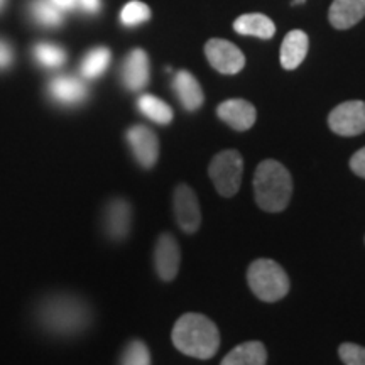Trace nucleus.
Masks as SVG:
<instances>
[{"instance_id": "f257e3e1", "label": "nucleus", "mask_w": 365, "mask_h": 365, "mask_svg": "<svg viewBox=\"0 0 365 365\" xmlns=\"http://www.w3.org/2000/svg\"><path fill=\"white\" fill-rule=\"evenodd\" d=\"M173 344L181 354L195 359H212L220 346V333L212 319L200 313H186L173 328Z\"/></svg>"}, {"instance_id": "f03ea898", "label": "nucleus", "mask_w": 365, "mask_h": 365, "mask_svg": "<svg viewBox=\"0 0 365 365\" xmlns=\"http://www.w3.org/2000/svg\"><path fill=\"white\" fill-rule=\"evenodd\" d=\"M291 193L293 180L281 163L267 159L259 164L254 175V195L264 212H282L289 203Z\"/></svg>"}, {"instance_id": "7ed1b4c3", "label": "nucleus", "mask_w": 365, "mask_h": 365, "mask_svg": "<svg viewBox=\"0 0 365 365\" xmlns=\"http://www.w3.org/2000/svg\"><path fill=\"white\" fill-rule=\"evenodd\" d=\"M38 318L46 330L59 335H71L86 327L90 312L81 299L68 294H56L41 303Z\"/></svg>"}, {"instance_id": "20e7f679", "label": "nucleus", "mask_w": 365, "mask_h": 365, "mask_svg": "<svg viewBox=\"0 0 365 365\" xmlns=\"http://www.w3.org/2000/svg\"><path fill=\"white\" fill-rule=\"evenodd\" d=\"M247 281L252 293L266 303L279 301L289 293V277L284 269L271 259H257L250 264Z\"/></svg>"}, {"instance_id": "39448f33", "label": "nucleus", "mask_w": 365, "mask_h": 365, "mask_svg": "<svg viewBox=\"0 0 365 365\" xmlns=\"http://www.w3.org/2000/svg\"><path fill=\"white\" fill-rule=\"evenodd\" d=\"M208 173L218 193L225 198H230V196H235L240 188L244 159L240 153L234 149L223 150L212 159Z\"/></svg>"}, {"instance_id": "423d86ee", "label": "nucleus", "mask_w": 365, "mask_h": 365, "mask_svg": "<svg viewBox=\"0 0 365 365\" xmlns=\"http://www.w3.org/2000/svg\"><path fill=\"white\" fill-rule=\"evenodd\" d=\"M328 125L335 134L354 137L365 132V102L350 100L335 107L328 117Z\"/></svg>"}, {"instance_id": "0eeeda50", "label": "nucleus", "mask_w": 365, "mask_h": 365, "mask_svg": "<svg viewBox=\"0 0 365 365\" xmlns=\"http://www.w3.org/2000/svg\"><path fill=\"white\" fill-rule=\"evenodd\" d=\"M205 54L210 65L223 75H235L245 66L244 53L225 39H210L205 46Z\"/></svg>"}, {"instance_id": "6e6552de", "label": "nucleus", "mask_w": 365, "mask_h": 365, "mask_svg": "<svg viewBox=\"0 0 365 365\" xmlns=\"http://www.w3.org/2000/svg\"><path fill=\"white\" fill-rule=\"evenodd\" d=\"M175 217L178 225L186 234H195L202 223V212L196 193L188 185H180L175 191Z\"/></svg>"}, {"instance_id": "1a4fd4ad", "label": "nucleus", "mask_w": 365, "mask_h": 365, "mask_svg": "<svg viewBox=\"0 0 365 365\" xmlns=\"http://www.w3.org/2000/svg\"><path fill=\"white\" fill-rule=\"evenodd\" d=\"M127 143H129L132 154L140 166L149 170L158 161L159 156V140L149 127L134 125L127 130Z\"/></svg>"}, {"instance_id": "9d476101", "label": "nucleus", "mask_w": 365, "mask_h": 365, "mask_svg": "<svg viewBox=\"0 0 365 365\" xmlns=\"http://www.w3.org/2000/svg\"><path fill=\"white\" fill-rule=\"evenodd\" d=\"M181 252L178 242L171 234H163L154 249V267L163 281H173L180 271Z\"/></svg>"}, {"instance_id": "9b49d317", "label": "nucleus", "mask_w": 365, "mask_h": 365, "mask_svg": "<svg viewBox=\"0 0 365 365\" xmlns=\"http://www.w3.org/2000/svg\"><path fill=\"white\" fill-rule=\"evenodd\" d=\"M217 113L227 125L239 132L249 130L255 124V117H257L254 105L242 98L225 100L218 105Z\"/></svg>"}, {"instance_id": "f8f14e48", "label": "nucleus", "mask_w": 365, "mask_h": 365, "mask_svg": "<svg viewBox=\"0 0 365 365\" xmlns=\"http://www.w3.org/2000/svg\"><path fill=\"white\" fill-rule=\"evenodd\" d=\"M48 93L54 102L59 105H65V107H73V105H78L83 102L88 95L86 85L76 76H56L49 81L48 85Z\"/></svg>"}, {"instance_id": "ddd939ff", "label": "nucleus", "mask_w": 365, "mask_h": 365, "mask_svg": "<svg viewBox=\"0 0 365 365\" xmlns=\"http://www.w3.org/2000/svg\"><path fill=\"white\" fill-rule=\"evenodd\" d=\"M130 205L122 198H115L105 210V232L112 240H124L130 230Z\"/></svg>"}, {"instance_id": "4468645a", "label": "nucleus", "mask_w": 365, "mask_h": 365, "mask_svg": "<svg viewBox=\"0 0 365 365\" xmlns=\"http://www.w3.org/2000/svg\"><path fill=\"white\" fill-rule=\"evenodd\" d=\"M149 58L143 49H134L125 58L122 66V81L130 91L143 90L149 83Z\"/></svg>"}, {"instance_id": "2eb2a0df", "label": "nucleus", "mask_w": 365, "mask_h": 365, "mask_svg": "<svg viewBox=\"0 0 365 365\" xmlns=\"http://www.w3.org/2000/svg\"><path fill=\"white\" fill-rule=\"evenodd\" d=\"M365 17V0H333L328 19L335 29H350Z\"/></svg>"}, {"instance_id": "dca6fc26", "label": "nucleus", "mask_w": 365, "mask_h": 365, "mask_svg": "<svg viewBox=\"0 0 365 365\" xmlns=\"http://www.w3.org/2000/svg\"><path fill=\"white\" fill-rule=\"evenodd\" d=\"M173 88H175L181 105L188 112L198 110L203 105L205 95L202 86H200V83L190 71H178L175 75V80H173Z\"/></svg>"}, {"instance_id": "f3484780", "label": "nucleus", "mask_w": 365, "mask_h": 365, "mask_svg": "<svg viewBox=\"0 0 365 365\" xmlns=\"http://www.w3.org/2000/svg\"><path fill=\"white\" fill-rule=\"evenodd\" d=\"M308 36L303 31H291L282 41L281 65L284 70H296L308 54Z\"/></svg>"}, {"instance_id": "a211bd4d", "label": "nucleus", "mask_w": 365, "mask_h": 365, "mask_svg": "<svg viewBox=\"0 0 365 365\" xmlns=\"http://www.w3.org/2000/svg\"><path fill=\"white\" fill-rule=\"evenodd\" d=\"M267 352L261 341H245L225 355L220 365H266Z\"/></svg>"}, {"instance_id": "6ab92c4d", "label": "nucleus", "mask_w": 365, "mask_h": 365, "mask_svg": "<svg viewBox=\"0 0 365 365\" xmlns=\"http://www.w3.org/2000/svg\"><path fill=\"white\" fill-rule=\"evenodd\" d=\"M234 29L239 34L255 36L261 39H271L276 33V26L264 14H244L234 22Z\"/></svg>"}, {"instance_id": "aec40b11", "label": "nucleus", "mask_w": 365, "mask_h": 365, "mask_svg": "<svg viewBox=\"0 0 365 365\" xmlns=\"http://www.w3.org/2000/svg\"><path fill=\"white\" fill-rule=\"evenodd\" d=\"M112 54L107 48H95L90 53H86L80 65V73L85 80H97L107 71L110 65Z\"/></svg>"}, {"instance_id": "412c9836", "label": "nucleus", "mask_w": 365, "mask_h": 365, "mask_svg": "<svg viewBox=\"0 0 365 365\" xmlns=\"http://www.w3.org/2000/svg\"><path fill=\"white\" fill-rule=\"evenodd\" d=\"M137 107L149 120L156 122V124L166 125L173 120V108L154 95H140L137 100Z\"/></svg>"}, {"instance_id": "4be33fe9", "label": "nucleus", "mask_w": 365, "mask_h": 365, "mask_svg": "<svg viewBox=\"0 0 365 365\" xmlns=\"http://www.w3.org/2000/svg\"><path fill=\"white\" fill-rule=\"evenodd\" d=\"M31 17L44 27H58L61 26L65 14L59 7L54 6L51 0H33L29 6Z\"/></svg>"}, {"instance_id": "5701e85b", "label": "nucleus", "mask_w": 365, "mask_h": 365, "mask_svg": "<svg viewBox=\"0 0 365 365\" xmlns=\"http://www.w3.org/2000/svg\"><path fill=\"white\" fill-rule=\"evenodd\" d=\"M33 56L39 66L48 68V70H56L61 68L66 61L65 49L51 43H38L33 48Z\"/></svg>"}, {"instance_id": "b1692460", "label": "nucleus", "mask_w": 365, "mask_h": 365, "mask_svg": "<svg viewBox=\"0 0 365 365\" xmlns=\"http://www.w3.org/2000/svg\"><path fill=\"white\" fill-rule=\"evenodd\" d=\"M149 19H150V9L145 6V4L139 2V0H132V2L127 4L120 12L122 24L127 27L139 26Z\"/></svg>"}, {"instance_id": "393cba45", "label": "nucleus", "mask_w": 365, "mask_h": 365, "mask_svg": "<svg viewBox=\"0 0 365 365\" xmlns=\"http://www.w3.org/2000/svg\"><path fill=\"white\" fill-rule=\"evenodd\" d=\"M120 365H150V354L148 345L140 340L130 341L125 346Z\"/></svg>"}, {"instance_id": "a878e982", "label": "nucleus", "mask_w": 365, "mask_h": 365, "mask_svg": "<svg viewBox=\"0 0 365 365\" xmlns=\"http://www.w3.org/2000/svg\"><path fill=\"white\" fill-rule=\"evenodd\" d=\"M339 355L345 365H365V346L357 344H341Z\"/></svg>"}, {"instance_id": "bb28decb", "label": "nucleus", "mask_w": 365, "mask_h": 365, "mask_svg": "<svg viewBox=\"0 0 365 365\" xmlns=\"http://www.w3.org/2000/svg\"><path fill=\"white\" fill-rule=\"evenodd\" d=\"M350 170L365 180V148L357 150L350 159Z\"/></svg>"}, {"instance_id": "cd10ccee", "label": "nucleus", "mask_w": 365, "mask_h": 365, "mask_svg": "<svg viewBox=\"0 0 365 365\" xmlns=\"http://www.w3.org/2000/svg\"><path fill=\"white\" fill-rule=\"evenodd\" d=\"M14 61V51L11 44L6 43L4 39H0V70H7Z\"/></svg>"}, {"instance_id": "c85d7f7f", "label": "nucleus", "mask_w": 365, "mask_h": 365, "mask_svg": "<svg viewBox=\"0 0 365 365\" xmlns=\"http://www.w3.org/2000/svg\"><path fill=\"white\" fill-rule=\"evenodd\" d=\"M76 6H80L81 11L86 14H97L102 7V2L100 0H76Z\"/></svg>"}, {"instance_id": "c756f323", "label": "nucleus", "mask_w": 365, "mask_h": 365, "mask_svg": "<svg viewBox=\"0 0 365 365\" xmlns=\"http://www.w3.org/2000/svg\"><path fill=\"white\" fill-rule=\"evenodd\" d=\"M54 6L61 9L63 12L65 11H71V9L76 7V0H51Z\"/></svg>"}, {"instance_id": "7c9ffc66", "label": "nucleus", "mask_w": 365, "mask_h": 365, "mask_svg": "<svg viewBox=\"0 0 365 365\" xmlns=\"http://www.w3.org/2000/svg\"><path fill=\"white\" fill-rule=\"evenodd\" d=\"M6 2H7V0H0V11H2L4 6H6Z\"/></svg>"}]
</instances>
